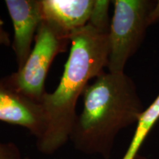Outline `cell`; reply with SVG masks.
<instances>
[{"instance_id":"8","label":"cell","mask_w":159,"mask_h":159,"mask_svg":"<svg viewBox=\"0 0 159 159\" xmlns=\"http://www.w3.org/2000/svg\"><path fill=\"white\" fill-rule=\"evenodd\" d=\"M159 119V93L154 101L145 109L137 122L136 132L123 159H134L149 133Z\"/></svg>"},{"instance_id":"1","label":"cell","mask_w":159,"mask_h":159,"mask_svg":"<svg viewBox=\"0 0 159 159\" xmlns=\"http://www.w3.org/2000/svg\"><path fill=\"white\" fill-rule=\"evenodd\" d=\"M108 33L88 23L71 35L69 56L55 90L43 95L41 104L45 128L36 141L40 152L51 155L70 140L77 118L76 106L87 85L108 66Z\"/></svg>"},{"instance_id":"10","label":"cell","mask_w":159,"mask_h":159,"mask_svg":"<svg viewBox=\"0 0 159 159\" xmlns=\"http://www.w3.org/2000/svg\"><path fill=\"white\" fill-rule=\"evenodd\" d=\"M19 149L12 142H0V159H21Z\"/></svg>"},{"instance_id":"14","label":"cell","mask_w":159,"mask_h":159,"mask_svg":"<svg viewBox=\"0 0 159 159\" xmlns=\"http://www.w3.org/2000/svg\"><path fill=\"white\" fill-rule=\"evenodd\" d=\"M3 25H4L3 20L0 18V28H3Z\"/></svg>"},{"instance_id":"15","label":"cell","mask_w":159,"mask_h":159,"mask_svg":"<svg viewBox=\"0 0 159 159\" xmlns=\"http://www.w3.org/2000/svg\"><path fill=\"white\" fill-rule=\"evenodd\" d=\"M21 159H30L28 157H22Z\"/></svg>"},{"instance_id":"4","label":"cell","mask_w":159,"mask_h":159,"mask_svg":"<svg viewBox=\"0 0 159 159\" xmlns=\"http://www.w3.org/2000/svg\"><path fill=\"white\" fill-rule=\"evenodd\" d=\"M112 2L114 8L108 33L107 68L110 72H124L128 61L144 41L156 1L114 0Z\"/></svg>"},{"instance_id":"12","label":"cell","mask_w":159,"mask_h":159,"mask_svg":"<svg viewBox=\"0 0 159 159\" xmlns=\"http://www.w3.org/2000/svg\"><path fill=\"white\" fill-rule=\"evenodd\" d=\"M11 39L9 34L4 28H0V46L11 45Z\"/></svg>"},{"instance_id":"5","label":"cell","mask_w":159,"mask_h":159,"mask_svg":"<svg viewBox=\"0 0 159 159\" xmlns=\"http://www.w3.org/2000/svg\"><path fill=\"white\" fill-rule=\"evenodd\" d=\"M13 27L12 47L18 69L25 64L32 50L38 29L43 20L40 0H6Z\"/></svg>"},{"instance_id":"9","label":"cell","mask_w":159,"mask_h":159,"mask_svg":"<svg viewBox=\"0 0 159 159\" xmlns=\"http://www.w3.org/2000/svg\"><path fill=\"white\" fill-rule=\"evenodd\" d=\"M111 2L108 0H95L89 23L100 30L109 33L111 21L108 11Z\"/></svg>"},{"instance_id":"11","label":"cell","mask_w":159,"mask_h":159,"mask_svg":"<svg viewBox=\"0 0 159 159\" xmlns=\"http://www.w3.org/2000/svg\"><path fill=\"white\" fill-rule=\"evenodd\" d=\"M159 21V0L156 1V4L153 9L151 11L150 17H149V24L150 26L153 25V24L158 22Z\"/></svg>"},{"instance_id":"2","label":"cell","mask_w":159,"mask_h":159,"mask_svg":"<svg viewBox=\"0 0 159 159\" xmlns=\"http://www.w3.org/2000/svg\"><path fill=\"white\" fill-rule=\"evenodd\" d=\"M82 97L83 108L70 141L83 153L108 159L119 133L138 122L145 110L136 85L125 71H104L87 85Z\"/></svg>"},{"instance_id":"6","label":"cell","mask_w":159,"mask_h":159,"mask_svg":"<svg viewBox=\"0 0 159 159\" xmlns=\"http://www.w3.org/2000/svg\"><path fill=\"white\" fill-rule=\"evenodd\" d=\"M0 122L25 128L39 140L45 128L42 105L0 81Z\"/></svg>"},{"instance_id":"13","label":"cell","mask_w":159,"mask_h":159,"mask_svg":"<svg viewBox=\"0 0 159 159\" xmlns=\"http://www.w3.org/2000/svg\"><path fill=\"white\" fill-rule=\"evenodd\" d=\"M134 159H150V158H147V157H145V156H140V155H137V156H136V158H135Z\"/></svg>"},{"instance_id":"3","label":"cell","mask_w":159,"mask_h":159,"mask_svg":"<svg viewBox=\"0 0 159 159\" xmlns=\"http://www.w3.org/2000/svg\"><path fill=\"white\" fill-rule=\"evenodd\" d=\"M69 43L70 38L43 19L25 64L0 81L27 98L41 103L47 93L45 82L49 69L55 57L66 52Z\"/></svg>"},{"instance_id":"7","label":"cell","mask_w":159,"mask_h":159,"mask_svg":"<svg viewBox=\"0 0 159 159\" xmlns=\"http://www.w3.org/2000/svg\"><path fill=\"white\" fill-rule=\"evenodd\" d=\"M95 0H40L43 19L70 38L88 25Z\"/></svg>"}]
</instances>
